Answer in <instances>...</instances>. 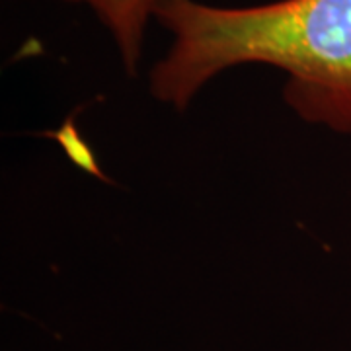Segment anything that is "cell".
Segmentation results:
<instances>
[{
	"mask_svg": "<svg viewBox=\"0 0 351 351\" xmlns=\"http://www.w3.org/2000/svg\"><path fill=\"white\" fill-rule=\"evenodd\" d=\"M154 20L172 36L149 75L158 101L184 112L221 73L265 64L287 76L283 100L301 119L351 135V0H162Z\"/></svg>",
	"mask_w": 351,
	"mask_h": 351,
	"instance_id": "6da1fadb",
	"label": "cell"
},
{
	"mask_svg": "<svg viewBox=\"0 0 351 351\" xmlns=\"http://www.w3.org/2000/svg\"><path fill=\"white\" fill-rule=\"evenodd\" d=\"M82 4L96 14L112 36L119 59L129 75H137L143 57L147 25L154 18L162 0H64Z\"/></svg>",
	"mask_w": 351,
	"mask_h": 351,
	"instance_id": "7a4b0ae2",
	"label": "cell"
}]
</instances>
